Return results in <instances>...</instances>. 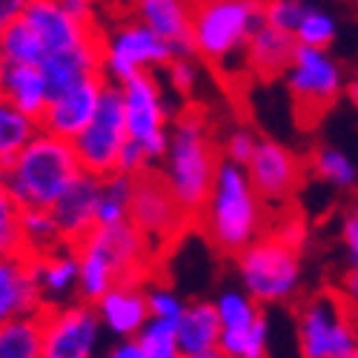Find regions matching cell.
Segmentation results:
<instances>
[{"instance_id":"obj_1","label":"cell","mask_w":358,"mask_h":358,"mask_svg":"<svg viewBox=\"0 0 358 358\" xmlns=\"http://www.w3.org/2000/svg\"><path fill=\"white\" fill-rule=\"evenodd\" d=\"M218 164L221 146L213 135L206 115L195 106L178 112L169 127V146L164 161L158 164V172L192 224L203 213L206 198L213 192Z\"/></svg>"},{"instance_id":"obj_2","label":"cell","mask_w":358,"mask_h":358,"mask_svg":"<svg viewBox=\"0 0 358 358\" xmlns=\"http://www.w3.org/2000/svg\"><path fill=\"white\" fill-rule=\"evenodd\" d=\"M75 255L80 270L78 301L92 307L115 284H143L155 264V252L129 221L117 227H95L80 244H75Z\"/></svg>"},{"instance_id":"obj_3","label":"cell","mask_w":358,"mask_h":358,"mask_svg":"<svg viewBox=\"0 0 358 358\" xmlns=\"http://www.w3.org/2000/svg\"><path fill=\"white\" fill-rule=\"evenodd\" d=\"M195 224H201L203 235L210 238V244L218 252L235 258L266 235L270 210L255 195L247 172L241 166L221 161L213 181V192Z\"/></svg>"},{"instance_id":"obj_4","label":"cell","mask_w":358,"mask_h":358,"mask_svg":"<svg viewBox=\"0 0 358 358\" xmlns=\"http://www.w3.org/2000/svg\"><path fill=\"white\" fill-rule=\"evenodd\" d=\"M0 175L20 210H52L83 169L69 141L38 132Z\"/></svg>"},{"instance_id":"obj_5","label":"cell","mask_w":358,"mask_h":358,"mask_svg":"<svg viewBox=\"0 0 358 358\" xmlns=\"http://www.w3.org/2000/svg\"><path fill=\"white\" fill-rule=\"evenodd\" d=\"M264 23V3L252 0H206L192 3V46L201 64L227 72L244 64L250 38Z\"/></svg>"},{"instance_id":"obj_6","label":"cell","mask_w":358,"mask_h":358,"mask_svg":"<svg viewBox=\"0 0 358 358\" xmlns=\"http://www.w3.org/2000/svg\"><path fill=\"white\" fill-rule=\"evenodd\" d=\"M241 289L264 307H281L298 298L304 284L301 250H292L275 235H264L241 255H235Z\"/></svg>"},{"instance_id":"obj_7","label":"cell","mask_w":358,"mask_h":358,"mask_svg":"<svg viewBox=\"0 0 358 358\" xmlns=\"http://www.w3.org/2000/svg\"><path fill=\"white\" fill-rule=\"evenodd\" d=\"M172 61V49L129 12L101 26V72L109 86H124L138 75H155Z\"/></svg>"},{"instance_id":"obj_8","label":"cell","mask_w":358,"mask_h":358,"mask_svg":"<svg viewBox=\"0 0 358 358\" xmlns=\"http://www.w3.org/2000/svg\"><path fill=\"white\" fill-rule=\"evenodd\" d=\"M295 336L301 358H350L358 350V327L341 292L324 289L298 307Z\"/></svg>"},{"instance_id":"obj_9","label":"cell","mask_w":358,"mask_h":358,"mask_svg":"<svg viewBox=\"0 0 358 358\" xmlns=\"http://www.w3.org/2000/svg\"><path fill=\"white\" fill-rule=\"evenodd\" d=\"M117 89H121V101H124L129 141H135L143 149L152 166L161 164L169 146V127L178 115L172 109L169 92L158 80V75H138Z\"/></svg>"},{"instance_id":"obj_10","label":"cell","mask_w":358,"mask_h":358,"mask_svg":"<svg viewBox=\"0 0 358 358\" xmlns=\"http://www.w3.org/2000/svg\"><path fill=\"white\" fill-rule=\"evenodd\" d=\"M127 141H129V135H127L121 89L106 83L92 124L72 141L83 175H92V178H98V181L115 175L117 172V158H121Z\"/></svg>"},{"instance_id":"obj_11","label":"cell","mask_w":358,"mask_h":358,"mask_svg":"<svg viewBox=\"0 0 358 358\" xmlns=\"http://www.w3.org/2000/svg\"><path fill=\"white\" fill-rule=\"evenodd\" d=\"M129 224L143 235V241L149 244V250H152L158 258L161 247H172L192 221L184 215V210L172 198L161 172L149 169L146 175L135 178L132 203H129Z\"/></svg>"},{"instance_id":"obj_12","label":"cell","mask_w":358,"mask_h":358,"mask_svg":"<svg viewBox=\"0 0 358 358\" xmlns=\"http://www.w3.org/2000/svg\"><path fill=\"white\" fill-rule=\"evenodd\" d=\"M287 92L301 115H310V121L321 117L341 95H344V72L341 64L324 49H304L298 46L295 57L284 75Z\"/></svg>"},{"instance_id":"obj_13","label":"cell","mask_w":358,"mask_h":358,"mask_svg":"<svg viewBox=\"0 0 358 358\" xmlns=\"http://www.w3.org/2000/svg\"><path fill=\"white\" fill-rule=\"evenodd\" d=\"M38 52V66L57 55L75 52L86 43L101 41V26H86L75 20L61 0H26L17 15Z\"/></svg>"},{"instance_id":"obj_14","label":"cell","mask_w":358,"mask_h":358,"mask_svg":"<svg viewBox=\"0 0 358 358\" xmlns=\"http://www.w3.org/2000/svg\"><path fill=\"white\" fill-rule=\"evenodd\" d=\"M43 358H98L103 327L92 304L72 301L41 313Z\"/></svg>"},{"instance_id":"obj_15","label":"cell","mask_w":358,"mask_h":358,"mask_svg":"<svg viewBox=\"0 0 358 358\" xmlns=\"http://www.w3.org/2000/svg\"><path fill=\"white\" fill-rule=\"evenodd\" d=\"M304 161L298 152L275 138H261L255 146V155L247 164V178L255 189V195L264 201V206L287 203L304 181Z\"/></svg>"},{"instance_id":"obj_16","label":"cell","mask_w":358,"mask_h":358,"mask_svg":"<svg viewBox=\"0 0 358 358\" xmlns=\"http://www.w3.org/2000/svg\"><path fill=\"white\" fill-rule=\"evenodd\" d=\"M103 89H106V80L92 78V80H83V83L66 89V92L52 95L43 117L38 121L41 132L72 143L89 124H92Z\"/></svg>"},{"instance_id":"obj_17","label":"cell","mask_w":358,"mask_h":358,"mask_svg":"<svg viewBox=\"0 0 358 358\" xmlns=\"http://www.w3.org/2000/svg\"><path fill=\"white\" fill-rule=\"evenodd\" d=\"M129 12L172 49V57H195L192 3H184V0H141V3L129 6Z\"/></svg>"},{"instance_id":"obj_18","label":"cell","mask_w":358,"mask_h":358,"mask_svg":"<svg viewBox=\"0 0 358 358\" xmlns=\"http://www.w3.org/2000/svg\"><path fill=\"white\" fill-rule=\"evenodd\" d=\"M98 198H101V181L92 175H80L64 192V198L49 210L57 224V232H61V241L66 247L80 244L83 238L95 229Z\"/></svg>"},{"instance_id":"obj_19","label":"cell","mask_w":358,"mask_h":358,"mask_svg":"<svg viewBox=\"0 0 358 358\" xmlns=\"http://www.w3.org/2000/svg\"><path fill=\"white\" fill-rule=\"evenodd\" d=\"M32 261V278L35 287L41 292L43 310H55L78 301V281H80V270H78V255L75 247H57L46 255L29 258Z\"/></svg>"},{"instance_id":"obj_20","label":"cell","mask_w":358,"mask_h":358,"mask_svg":"<svg viewBox=\"0 0 358 358\" xmlns=\"http://www.w3.org/2000/svg\"><path fill=\"white\" fill-rule=\"evenodd\" d=\"M95 313L101 327L115 336V341L135 338L149 321L146 284H115L95 304Z\"/></svg>"},{"instance_id":"obj_21","label":"cell","mask_w":358,"mask_h":358,"mask_svg":"<svg viewBox=\"0 0 358 358\" xmlns=\"http://www.w3.org/2000/svg\"><path fill=\"white\" fill-rule=\"evenodd\" d=\"M41 313H43V301L32 278L29 255L23 252L0 255V324Z\"/></svg>"},{"instance_id":"obj_22","label":"cell","mask_w":358,"mask_h":358,"mask_svg":"<svg viewBox=\"0 0 358 358\" xmlns=\"http://www.w3.org/2000/svg\"><path fill=\"white\" fill-rule=\"evenodd\" d=\"M0 98L23 115L41 121L49 106V83L41 66L32 64H0Z\"/></svg>"},{"instance_id":"obj_23","label":"cell","mask_w":358,"mask_h":358,"mask_svg":"<svg viewBox=\"0 0 358 358\" xmlns=\"http://www.w3.org/2000/svg\"><path fill=\"white\" fill-rule=\"evenodd\" d=\"M295 38L287 32H278V29L261 23L258 32L250 38L247 52H244V69L252 72L261 80H275L284 78L292 57H295Z\"/></svg>"},{"instance_id":"obj_24","label":"cell","mask_w":358,"mask_h":358,"mask_svg":"<svg viewBox=\"0 0 358 358\" xmlns=\"http://www.w3.org/2000/svg\"><path fill=\"white\" fill-rule=\"evenodd\" d=\"M175 333H178V344H181L184 355H198V352L218 350L221 321H218L215 304L203 301V298L187 301L184 315L178 318V324H175Z\"/></svg>"},{"instance_id":"obj_25","label":"cell","mask_w":358,"mask_h":358,"mask_svg":"<svg viewBox=\"0 0 358 358\" xmlns=\"http://www.w3.org/2000/svg\"><path fill=\"white\" fill-rule=\"evenodd\" d=\"M310 172L315 181H321L324 187L338 189V192H350L358 187V164L338 146H315L310 155Z\"/></svg>"},{"instance_id":"obj_26","label":"cell","mask_w":358,"mask_h":358,"mask_svg":"<svg viewBox=\"0 0 358 358\" xmlns=\"http://www.w3.org/2000/svg\"><path fill=\"white\" fill-rule=\"evenodd\" d=\"M41 132L35 117L23 115L9 101L0 98V172L9 169V164L23 152V146Z\"/></svg>"},{"instance_id":"obj_27","label":"cell","mask_w":358,"mask_h":358,"mask_svg":"<svg viewBox=\"0 0 358 358\" xmlns=\"http://www.w3.org/2000/svg\"><path fill=\"white\" fill-rule=\"evenodd\" d=\"M0 358H43L41 315H23L0 324Z\"/></svg>"},{"instance_id":"obj_28","label":"cell","mask_w":358,"mask_h":358,"mask_svg":"<svg viewBox=\"0 0 358 358\" xmlns=\"http://www.w3.org/2000/svg\"><path fill=\"white\" fill-rule=\"evenodd\" d=\"M218 352L224 358H270V318L261 315L238 330H221Z\"/></svg>"},{"instance_id":"obj_29","label":"cell","mask_w":358,"mask_h":358,"mask_svg":"<svg viewBox=\"0 0 358 358\" xmlns=\"http://www.w3.org/2000/svg\"><path fill=\"white\" fill-rule=\"evenodd\" d=\"M64 247L61 232L49 210H20V252L29 258Z\"/></svg>"},{"instance_id":"obj_30","label":"cell","mask_w":358,"mask_h":358,"mask_svg":"<svg viewBox=\"0 0 358 358\" xmlns=\"http://www.w3.org/2000/svg\"><path fill=\"white\" fill-rule=\"evenodd\" d=\"M135 178H127L115 172L101 181V198H98V218L95 227H117L129 221V203H132Z\"/></svg>"},{"instance_id":"obj_31","label":"cell","mask_w":358,"mask_h":358,"mask_svg":"<svg viewBox=\"0 0 358 358\" xmlns=\"http://www.w3.org/2000/svg\"><path fill=\"white\" fill-rule=\"evenodd\" d=\"M292 38H295L298 46H304V49H324V52H330V46L338 38V17L330 9L307 3L304 15H301V23H298Z\"/></svg>"},{"instance_id":"obj_32","label":"cell","mask_w":358,"mask_h":358,"mask_svg":"<svg viewBox=\"0 0 358 358\" xmlns=\"http://www.w3.org/2000/svg\"><path fill=\"white\" fill-rule=\"evenodd\" d=\"M213 304H215V313H218V321H221V330H238V327H247V324H252L264 315V310L241 287L224 289Z\"/></svg>"},{"instance_id":"obj_33","label":"cell","mask_w":358,"mask_h":358,"mask_svg":"<svg viewBox=\"0 0 358 358\" xmlns=\"http://www.w3.org/2000/svg\"><path fill=\"white\" fill-rule=\"evenodd\" d=\"M143 358H184L181 344H178V333H175V324L169 321H158V318H149L146 327L135 336Z\"/></svg>"},{"instance_id":"obj_34","label":"cell","mask_w":358,"mask_h":358,"mask_svg":"<svg viewBox=\"0 0 358 358\" xmlns=\"http://www.w3.org/2000/svg\"><path fill=\"white\" fill-rule=\"evenodd\" d=\"M161 72H164V89L172 92L175 98H192L201 83L198 57H172Z\"/></svg>"},{"instance_id":"obj_35","label":"cell","mask_w":358,"mask_h":358,"mask_svg":"<svg viewBox=\"0 0 358 358\" xmlns=\"http://www.w3.org/2000/svg\"><path fill=\"white\" fill-rule=\"evenodd\" d=\"M20 252V206L0 175V255Z\"/></svg>"},{"instance_id":"obj_36","label":"cell","mask_w":358,"mask_h":358,"mask_svg":"<svg viewBox=\"0 0 358 358\" xmlns=\"http://www.w3.org/2000/svg\"><path fill=\"white\" fill-rule=\"evenodd\" d=\"M146 304H149V318H158V321H169L178 324V318L184 315V295L175 292L166 284H149L146 287Z\"/></svg>"},{"instance_id":"obj_37","label":"cell","mask_w":358,"mask_h":358,"mask_svg":"<svg viewBox=\"0 0 358 358\" xmlns=\"http://www.w3.org/2000/svg\"><path fill=\"white\" fill-rule=\"evenodd\" d=\"M258 141H261V138H258L255 129H250V127H235V129H229L227 138L218 143V146H221V161L247 169V164H250L252 155H255Z\"/></svg>"},{"instance_id":"obj_38","label":"cell","mask_w":358,"mask_h":358,"mask_svg":"<svg viewBox=\"0 0 358 358\" xmlns=\"http://www.w3.org/2000/svg\"><path fill=\"white\" fill-rule=\"evenodd\" d=\"M304 9L307 3H301V0H270V3H264V23L278 29V32L295 35Z\"/></svg>"},{"instance_id":"obj_39","label":"cell","mask_w":358,"mask_h":358,"mask_svg":"<svg viewBox=\"0 0 358 358\" xmlns=\"http://www.w3.org/2000/svg\"><path fill=\"white\" fill-rule=\"evenodd\" d=\"M152 169V161L146 158V152L135 143V141H127L121 158H117V172L127 175V178H141Z\"/></svg>"},{"instance_id":"obj_40","label":"cell","mask_w":358,"mask_h":358,"mask_svg":"<svg viewBox=\"0 0 358 358\" xmlns=\"http://www.w3.org/2000/svg\"><path fill=\"white\" fill-rule=\"evenodd\" d=\"M266 235H275L278 241H284L292 250H301L304 247V238H307V224L292 215V218H278V224L273 229H266Z\"/></svg>"},{"instance_id":"obj_41","label":"cell","mask_w":358,"mask_h":358,"mask_svg":"<svg viewBox=\"0 0 358 358\" xmlns=\"http://www.w3.org/2000/svg\"><path fill=\"white\" fill-rule=\"evenodd\" d=\"M61 3H64V9H66L75 20H80V23H86V26H101L98 6H92L89 0H61Z\"/></svg>"},{"instance_id":"obj_42","label":"cell","mask_w":358,"mask_h":358,"mask_svg":"<svg viewBox=\"0 0 358 358\" xmlns=\"http://www.w3.org/2000/svg\"><path fill=\"white\" fill-rule=\"evenodd\" d=\"M341 238H344L347 252L358 250V201L347 206V213H344V224H341Z\"/></svg>"},{"instance_id":"obj_43","label":"cell","mask_w":358,"mask_h":358,"mask_svg":"<svg viewBox=\"0 0 358 358\" xmlns=\"http://www.w3.org/2000/svg\"><path fill=\"white\" fill-rule=\"evenodd\" d=\"M103 358H143V352H141L138 341L129 338V341H115V344L106 350Z\"/></svg>"},{"instance_id":"obj_44","label":"cell","mask_w":358,"mask_h":358,"mask_svg":"<svg viewBox=\"0 0 358 358\" xmlns=\"http://www.w3.org/2000/svg\"><path fill=\"white\" fill-rule=\"evenodd\" d=\"M26 0H0V35L9 29V23L23 12Z\"/></svg>"},{"instance_id":"obj_45","label":"cell","mask_w":358,"mask_h":358,"mask_svg":"<svg viewBox=\"0 0 358 358\" xmlns=\"http://www.w3.org/2000/svg\"><path fill=\"white\" fill-rule=\"evenodd\" d=\"M341 298L344 301H350V304H355L358 307V266H352V270H347L344 273V278H341Z\"/></svg>"},{"instance_id":"obj_46","label":"cell","mask_w":358,"mask_h":358,"mask_svg":"<svg viewBox=\"0 0 358 358\" xmlns=\"http://www.w3.org/2000/svg\"><path fill=\"white\" fill-rule=\"evenodd\" d=\"M344 98H347V103L358 112V75H355V78H350V80L344 83Z\"/></svg>"},{"instance_id":"obj_47","label":"cell","mask_w":358,"mask_h":358,"mask_svg":"<svg viewBox=\"0 0 358 358\" xmlns=\"http://www.w3.org/2000/svg\"><path fill=\"white\" fill-rule=\"evenodd\" d=\"M184 358H224L218 350H210V352H198V355H184Z\"/></svg>"},{"instance_id":"obj_48","label":"cell","mask_w":358,"mask_h":358,"mask_svg":"<svg viewBox=\"0 0 358 358\" xmlns=\"http://www.w3.org/2000/svg\"><path fill=\"white\" fill-rule=\"evenodd\" d=\"M350 261H352V266H358V250L350 252Z\"/></svg>"},{"instance_id":"obj_49","label":"cell","mask_w":358,"mask_h":358,"mask_svg":"<svg viewBox=\"0 0 358 358\" xmlns=\"http://www.w3.org/2000/svg\"><path fill=\"white\" fill-rule=\"evenodd\" d=\"M350 358H358V350H355V352H352V355H350Z\"/></svg>"}]
</instances>
